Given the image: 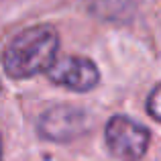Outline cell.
<instances>
[{
    "instance_id": "1",
    "label": "cell",
    "mask_w": 161,
    "mask_h": 161,
    "mask_svg": "<svg viewBox=\"0 0 161 161\" xmlns=\"http://www.w3.org/2000/svg\"><path fill=\"white\" fill-rule=\"evenodd\" d=\"M59 35L51 25H35L10 39L2 55L4 71L12 80L47 74L57 61Z\"/></svg>"
},
{
    "instance_id": "2",
    "label": "cell",
    "mask_w": 161,
    "mask_h": 161,
    "mask_svg": "<svg viewBox=\"0 0 161 161\" xmlns=\"http://www.w3.org/2000/svg\"><path fill=\"white\" fill-rule=\"evenodd\" d=\"M104 139L110 153L120 161H139L149 147V129L122 114H114L106 122Z\"/></svg>"
},
{
    "instance_id": "3",
    "label": "cell",
    "mask_w": 161,
    "mask_h": 161,
    "mask_svg": "<svg viewBox=\"0 0 161 161\" xmlns=\"http://www.w3.org/2000/svg\"><path fill=\"white\" fill-rule=\"evenodd\" d=\"M37 126H39V135L43 139H49L55 143H69L90 130L92 118L82 108L59 104V106L45 110Z\"/></svg>"
},
{
    "instance_id": "4",
    "label": "cell",
    "mask_w": 161,
    "mask_h": 161,
    "mask_svg": "<svg viewBox=\"0 0 161 161\" xmlns=\"http://www.w3.org/2000/svg\"><path fill=\"white\" fill-rule=\"evenodd\" d=\"M47 78L71 92H88L98 86L100 71L96 63L82 55H61L47 71Z\"/></svg>"
},
{
    "instance_id": "5",
    "label": "cell",
    "mask_w": 161,
    "mask_h": 161,
    "mask_svg": "<svg viewBox=\"0 0 161 161\" xmlns=\"http://www.w3.org/2000/svg\"><path fill=\"white\" fill-rule=\"evenodd\" d=\"M147 112L155 118V120L161 122V84L153 88V92L147 98Z\"/></svg>"
}]
</instances>
